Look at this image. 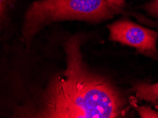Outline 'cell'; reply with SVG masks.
I'll use <instances>...</instances> for the list:
<instances>
[{
  "mask_svg": "<svg viewBox=\"0 0 158 118\" xmlns=\"http://www.w3.org/2000/svg\"><path fill=\"white\" fill-rule=\"evenodd\" d=\"M144 9L150 16L158 18V0H152L144 6Z\"/></svg>",
  "mask_w": 158,
  "mask_h": 118,
  "instance_id": "cell-5",
  "label": "cell"
},
{
  "mask_svg": "<svg viewBox=\"0 0 158 118\" xmlns=\"http://www.w3.org/2000/svg\"><path fill=\"white\" fill-rule=\"evenodd\" d=\"M108 5L114 11H117L124 6L125 0H106Z\"/></svg>",
  "mask_w": 158,
  "mask_h": 118,
  "instance_id": "cell-7",
  "label": "cell"
},
{
  "mask_svg": "<svg viewBox=\"0 0 158 118\" xmlns=\"http://www.w3.org/2000/svg\"><path fill=\"white\" fill-rule=\"evenodd\" d=\"M136 97L152 103H158V82L156 83H138L134 87Z\"/></svg>",
  "mask_w": 158,
  "mask_h": 118,
  "instance_id": "cell-4",
  "label": "cell"
},
{
  "mask_svg": "<svg viewBox=\"0 0 158 118\" xmlns=\"http://www.w3.org/2000/svg\"><path fill=\"white\" fill-rule=\"evenodd\" d=\"M67 67L52 79L34 117L114 118L121 116L124 99L106 79L94 73L83 61L80 38L64 45Z\"/></svg>",
  "mask_w": 158,
  "mask_h": 118,
  "instance_id": "cell-1",
  "label": "cell"
},
{
  "mask_svg": "<svg viewBox=\"0 0 158 118\" xmlns=\"http://www.w3.org/2000/svg\"><path fill=\"white\" fill-rule=\"evenodd\" d=\"M138 112L141 117H158V112L150 107H140L138 108Z\"/></svg>",
  "mask_w": 158,
  "mask_h": 118,
  "instance_id": "cell-6",
  "label": "cell"
},
{
  "mask_svg": "<svg viewBox=\"0 0 158 118\" xmlns=\"http://www.w3.org/2000/svg\"><path fill=\"white\" fill-rule=\"evenodd\" d=\"M106 0H38L26 9L22 35L26 42L45 26L64 21L99 23L114 16Z\"/></svg>",
  "mask_w": 158,
  "mask_h": 118,
  "instance_id": "cell-2",
  "label": "cell"
},
{
  "mask_svg": "<svg viewBox=\"0 0 158 118\" xmlns=\"http://www.w3.org/2000/svg\"><path fill=\"white\" fill-rule=\"evenodd\" d=\"M108 28L110 31V40L135 47L145 54L157 55L158 34L155 31L126 20L116 21Z\"/></svg>",
  "mask_w": 158,
  "mask_h": 118,
  "instance_id": "cell-3",
  "label": "cell"
}]
</instances>
